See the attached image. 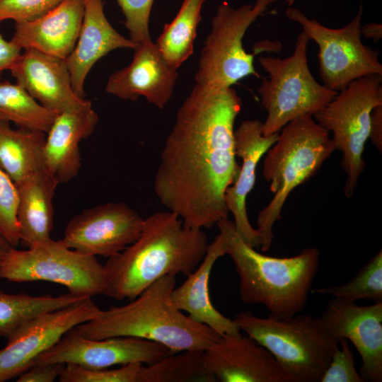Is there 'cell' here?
Wrapping results in <instances>:
<instances>
[{
  "instance_id": "cell-35",
  "label": "cell",
  "mask_w": 382,
  "mask_h": 382,
  "mask_svg": "<svg viewBox=\"0 0 382 382\" xmlns=\"http://www.w3.org/2000/svg\"><path fill=\"white\" fill-rule=\"evenodd\" d=\"M64 0H0V23L36 19L47 13Z\"/></svg>"
},
{
  "instance_id": "cell-12",
  "label": "cell",
  "mask_w": 382,
  "mask_h": 382,
  "mask_svg": "<svg viewBox=\"0 0 382 382\" xmlns=\"http://www.w3.org/2000/svg\"><path fill=\"white\" fill-rule=\"evenodd\" d=\"M100 311L91 297L42 313L20 327L0 350V382L18 378L68 331L93 318Z\"/></svg>"
},
{
  "instance_id": "cell-15",
  "label": "cell",
  "mask_w": 382,
  "mask_h": 382,
  "mask_svg": "<svg viewBox=\"0 0 382 382\" xmlns=\"http://www.w3.org/2000/svg\"><path fill=\"white\" fill-rule=\"evenodd\" d=\"M337 342L347 339L358 351L364 381H382V301L358 306L333 297L320 316Z\"/></svg>"
},
{
  "instance_id": "cell-2",
  "label": "cell",
  "mask_w": 382,
  "mask_h": 382,
  "mask_svg": "<svg viewBox=\"0 0 382 382\" xmlns=\"http://www.w3.org/2000/svg\"><path fill=\"white\" fill-rule=\"evenodd\" d=\"M208 245L202 229L185 226L170 211L157 212L144 219L138 238L103 265V294L130 301L164 276L187 277L202 260Z\"/></svg>"
},
{
  "instance_id": "cell-7",
  "label": "cell",
  "mask_w": 382,
  "mask_h": 382,
  "mask_svg": "<svg viewBox=\"0 0 382 382\" xmlns=\"http://www.w3.org/2000/svg\"><path fill=\"white\" fill-rule=\"evenodd\" d=\"M308 35L303 30L296 39L294 50L286 58L262 57L258 62L268 74L257 88L261 103L267 112L262 132L270 136L291 120L313 116L338 92L318 83L308 64Z\"/></svg>"
},
{
  "instance_id": "cell-14",
  "label": "cell",
  "mask_w": 382,
  "mask_h": 382,
  "mask_svg": "<svg viewBox=\"0 0 382 382\" xmlns=\"http://www.w3.org/2000/svg\"><path fill=\"white\" fill-rule=\"evenodd\" d=\"M144 219L124 202H108L84 209L66 226L65 245L85 255L111 257L134 242Z\"/></svg>"
},
{
  "instance_id": "cell-38",
  "label": "cell",
  "mask_w": 382,
  "mask_h": 382,
  "mask_svg": "<svg viewBox=\"0 0 382 382\" xmlns=\"http://www.w3.org/2000/svg\"><path fill=\"white\" fill-rule=\"evenodd\" d=\"M373 144L382 151V103L375 106L370 116V132L369 137Z\"/></svg>"
},
{
  "instance_id": "cell-37",
  "label": "cell",
  "mask_w": 382,
  "mask_h": 382,
  "mask_svg": "<svg viewBox=\"0 0 382 382\" xmlns=\"http://www.w3.org/2000/svg\"><path fill=\"white\" fill-rule=\"evenodd\" d=\"M21 54V49L11 40H5L0 33V79L5 70H10Z\"/></svg>"
},
{
  "instance_id": "cell-40",
  "label": "cell",
  "mask_w": 382,
  "mask_h": 382,
  "mask_svg": "<svg viewBox=\"0 0 382 382\" xmlns=\"http://www.w3.org/2000/svg\"><path fill=\"white\" fill-rule=\"evenodd\" d=\"M12 248L13 246L0 234V263Z\"/></svg>"
},
{
  "instance_id": "cell-25",
  "label": "cell",
  "mask_w": 382,
  "mask_h": 382,
  "mask_svg": "<svg viewBox=\"0 0 382 382\" xmlns=\"http://www.w3.org/2000/svg\"><path fill=\"white\" fill-rule=\"evenodd\" d=\"M45 134L23 128L15 129L8 122L0 120V166L16 185L46 168Z\"/></svg>"
},
{
  "instance_id": "cell-33",
  "label": "cell",
  "mask_w": 382,
  "mask_h": 382,
  "mask_svg": "<svg viewBox=\"0 0 382 382\" xmlns=\"http://www.w3.org/2000/svg\"><path fill=\"white\" fill-rule=\"evenodd\" d=\"M125 17L129 39L138 45L151 38L149 21L154 0H116Z\"/></svg>"
},
{
  "instance_id": "cell-18",
  "label": "cell",
  "mask_w": 382,
  "mask_h": 382,
  "mask_svg": "<svg viewBox=\"0 0 382 382\" xmlns=\"http://www.w3.org/2000/svg\"><path fill=\"white\" fill-rule=\"evenodd\" d=\"M262 122L258 120H247L241 122L234 130L236 156L241 158L238 174L234 183L225 192V202L233 214L237 233L253 248L260 247L256 228L249 221L246 211V199L253 190L256 179V168L262 156L276 142L279 132L265 136Z\"/></svg>"
},
{
  "instance_id": "cell-20",
  "label": "cell",
  "mask_w": 382,
  "mask_h": 382,
  "mask_svg": "<svg viewBox=\"0 0 382 382\" xmlns=\"http://www.w3.org/2000/svg\"><path fill=\"white\" fill-rule=\"evenodd\" d=\"M84 13V0H64L43 16L15 22L11 41L21 50L33 49L66 59L76 43Z\"/></svg>"
},
{
  "instance_id": "cell-5",
  "label": "cell",
  "mask_w": 382,
  "mask_h": 382,
  "mask_svg": "<svg viewBox=\"0 0 382 382\" xmlns=\"http://www.w3.org/2000/svg\"><path fill=\"white\" fill-rule=\"evenodd\" d=\"M281 130L263 162V176L274 194L257 219L256 229L263 252L272 245L274 224L281 219L290 193L313 177L335 150L330 133L311 115L299 117Z\"/></svg>"
},
{
  "instance_id": "cell-11",
  "label": "cell",
  "mask_w": 382,
  "mask_h": 382,
  "mask_svg": "<svg viewBox=\"0 0 382 382\" xmlns=\"http://www.w3.org/2000/svg\"><path fill=\"white\" fill-rule=\"evenodd\" d=\"M362 14L361 5L349 23L341 28H330L309 18L297 8L286 10V16L301 25L310 40L318 45L320 76L323 84L332 91L339 92L365 76H382L380 52L364 45L361 39Z\"/></svg>"
},
{
  "instance_id": "cell-22",
  "label": "cell",
  "mask_w": 382,
  "mask_h": 382,
  "mask_svg": "<svg viewBox=\"0 0 382 382\" xmlns=\"http://www.w3.org/2000/svg\"><path fill=\"white\" fill-rule=\"evenodd\" d=\"M137 46L109 23L103 0H84L83 21L76 43L64 59L75 93L84 98L85 79L101 57L116 49H134Z\"/></svg>"
},
{
  "instance_id": "cell-1",
  "label": "cell",
  "mask_w": 382,
  "mask_h": 382,
  "mask_svg": "<svg viewBox=\"0 0 382 382\" xmlns=\"http://www.w3.org/2000/svg\"><path fill=\"white\" fill-rule=\"evenodd\" d=\"M242 107L236 91L196 83L179 108L154 180L159 202L190 228L228 218L225 192L237 178L234 122Z\"/></svg>"
},
{
  "instance_id": "cell-6",
  "label": "cell",
  "mask_w": 382,
  "mask_h": 382,
  "mask_svg": "<svg viewBox=\"0 0 382 382\" xmlns=\"http://www.w3.org/2000/svg\"><path fill=\"white\" fill-rule=\"evenodd\" d=\"M233 320L240 330L272 354L289 382H320L339 345L320 316L297 314L284 318H261L245 311Z\"/></svg>"
},
{
  "instance_id": "cell-41",
  "label": "cell",
  "mask_w": 382,
  "mask_h": 382,
  "mask_svg": "<svg viewBox=\"0 0 382 382\" xmlns=\"http://www.w3.org/2000/svg\"><path fill=\"white\" fill-rule=\"evenodd\" d=\"M296 0H286V4L290 6L294 4Z\"/></svg>"
},
{
  "instance_id": "cell-4",
  "label": "cell",
  "mask_w": 382,
  "mask_h": 382,
  "mask_svg": "<svg viewBox=\"0 0 382 382\" xmlns=\"http://www.w3.org/2000/svg\"><path fill=\"white\" fill-rule=\"evenodd\" d=\"M223 236L226 255L240 278L239 293L243 302L262 304L270 316L291 317L305 308L319 265L320 253L303 248L289 257H270L258 253L237 233L228 218L216 223Z\"/></svg>"
},
{
  "instance_id": "cell-9",
  "label": "cell",
  "mask_w": 382,
  "mask_h": 382,
  "mask_svg": "<svg viewBox=\"0 0 382 382\" xmlns=\"http://www.w3.org/2000/svg\"><path fill=\"white\" fill-rule=\"evenodd\" d=\"M0 277L14 282L59 284L81 298L103 294L105 286L104 267L96 256L52 238L25 250L12 248L0 263Z\"/></svg>"
},
{
  "instance_id": "cell-21",
  "label": "cell",
  "mask_w": 382,
  "mask_h": 382,
  "mask_svg": "<svg viewBox=\"0 0 382 382\" xmlns=\"http://www.w3.org/2000/svg\"><path fill=\"white\" fill-rule=\"evenodd\" d=\"M98 115L90 100L55 117L47 132L44 160L47 170L59 183L71 180L81 168L79 143L94 131Z\"/></svg>"
},
{
  "instance_id": "cell-13",
  "label": "cell",
  "mask_w": 382,
  "mask_h": 382,
  "mask_svg": "<svg viewBox=\"0 0 382 382\" xmlns=\"http://www.w3.org/2000/svg\"><path fill=\"white\" fill-rule=\"evenodd\" d=\"M167 347L134 337L90 339L76 333L73 328L50 349L39 356L33 364H76L88 369H105L132 363L151 364L171 354Z\"/></svg>"
},
{
  "instance_id": "cell-24",
  "label": "cell",
  "mask_w": 382,
  "mask_h": 382,
  "mask_svg": "<svg viewBox=\"0 0 382 382\" xmlns=\"http://www.w3.org/2000/svg\"><path fill=\"white\" fill-rule=\"evenodd\" d=\"M57 180L46 169L37 171L16 185L20 243L25 248L50 239L53 228V197Z\"/></svg>"
},
{
  "instance_id": "cell-39",
  "label": "cell",
  "mask_w": 382,
  "mask_h": 382,
  "mask_svg": "<svg viewBox=\"0 0 382 382\" xmlns=\"http://www.w3.org/2000/svg\"><path fill=\"white\" fill-rule=\"evenodd\" d=\"M361 35L367 39L378 42L382 38V25L376 23H366L361 27Z\"/></svg>"
},
{
  "instance_id": "cell-17",
  "label": "cell",
  "mask_w": 382,
  "mask_h": 382,
  "mask_svg": "<svg viewBox=\"0 0 382 382\" xmlns=\"http://www.w3.org/2000/svg\"><path fill=\"white\" fill-rule=\"evenodd\" d=\"M205 364L216 381L289 382L272 354L249 336L224 335L204 350Z\"/></svg>"
},
{
  "instance_id": "cell-26",
  "label": "cell",
  "mask_w": 382,
  "mask_h": 382,
  "mask_svg": "<svg viewBox=\"0 0 382 382\" xmlns=\"http://www.w3.org/2000/svg\"><path fill=\"white\" fill-rule=\"evenodd\" d=\"M207 0H183L170 23H166L155 42L161 54L173 68H179L193 53L194 42Z\"/></svg>"
},
{
  "instance_id": "cell-31",
  "label": "cell",
  "mask_w": 382,
  "mask_h": 382,
  "mask_svg": "<svg viewBox=\"0 0 382 382\" xmlns=\"http://www.w3.org/2000/svg\"><path fill=\"white\" fill-rule=\"evenodd\" d=\"M141 363H132L116 369H88L65 364L59 376L60 382H138Z\"/></svg>"
},
{
  "instance_id": "cell-36",
  "label": "cell",
  "mask_w": 382,
  "mask_h": 382,
  "mask_svg": "<svg viewBox=\"0 0 382 382\" xmlns=\"http://www.w3.org/2000/svg\"><path fill=\"white\" fill-rule=\"evenodd\" d=\"M65 366L64 364H36L31 366L22 374L17 382H53L59 378Z\"/></svg>"
},
{
  "instance_id": "cell-3",
  "label": "cell",
  "mask_w": 382,
  "mask_h": 382,
  "mask_svg": "<svg viewBox=\"0 0 382 382\" xmlns=\"http://www.w3.org/2000/svg\"><path fill=\"white\" fill-rule=\"evenodd\" d=\"M175 282V277L164 276L127 304L100 309L93 318L73 330L90 339H145L161 344L173 352L205 350L218 343L223 335L194 321L174 305L171 293Z\"/></svg>"
},
{
  "instance_id": "cell-8",
  "label": "cell",
  "mask_w": 382,
  "mask_h": 382,
  "mask_svg": "<svg viewBox=\"0 0 382 382\" xmlns=\"http://www.w3.org/2000/svg\"><path fill=\"white\" fill-rule=\"evenodd\" d=\"M382 103V76L371 74L350 82L322 109L314 120L332 134L335 150L342 154L341 166L347 175L344 193L351 197L366 166L364 145L369 137L373 108Z\"/></svg>"
},
{
  "instance_id": "cell-16",
  "label": "cell",
  "mask_w": 382,
  "mask_h": 382,
  "mask_svg": "<svg viewBox=\"0 0 382 382\" xmlns=\"http://www.w3.org/2000/svg\"><path fill=\"white\" fill-rule=\"evenodd\" d=\"M134 50L132 62L109 77L106 92L125 100L144 96L151 104L164 108L173 93L177 69L167 62L151 38Z\"/></svg>"
},
{
  "instance_id": "cell-10",
  "label": "cell",
  "mask_w": 382,
  "mask_h": 382,
  "mask_svg": "<svg viewBox=\"0 0 382 382\" xmlns=\"http://www.w3.org/2000/svg\"><path fill=\"white\" fill-rule=\"evenodd\" d=\"M269 4L267 0H256L238 8L226 2L218 6L201 51L195 76L197 83L226 88L250 75L260 77L254 66L255 54L245 50L243 39Z\"/></svg>"
},
{
  "instance_id": "cell-34",
  "label": "cell",
  "mask_w": 382,
  "mask_h": 382,
  "mask_svg": "<svg viewBox=\"0 0 382 382\" xmlns=\"http://www.w3.org/2000/svg\"><path fill=\"white\" fill-rule=\"evenodd\" d=\"M357 373L353 352L347 339H341L320 382H364Z\"/></svg>"
},
{
  "instance_id": "cell-29",
  "label": "cell",
  "mask_w": 382,
  "mask_h": 382,
  "mask_svg": "<svg viewBox=\"0 0 382 382\" xmlns=\"http://www.w3.org/2000/svg\"><path fill=\"white\" fill-rule=\"evenodd\" d=\"M57 113L39 103L17 83L0 79V120L12 122L20 128L47 133Z\"/></svg>"
},
{
  "instance_id": "cell-32",
  "label": "cell",
  "mask_w": 382,
  "mask_h": 382,
  "mask_svg": "<svg viewBox=\"0 0 382 382\" xmlns=\"http://www.w3.org/2000/svg\"><path fill=\"white\" fill-rule=\"evenodd\" d=\"M18 189L0 166V234L13 247L20 244Z\"/></svg>"
},
{
  "instance_id": "cell-28",
  "label": "cell",
  "mask_w": 382,
  "mask_h": 382,
  "mask_svg": "<svg viewBox=\"0 0 382 382\" xmlns=\"http://www.w3.org/2000/svg\"><path fill=\"white\" fill-rule=\"evenodd\" d=\"M190 381H216L206 366L204 350L175 352L156 363L143 364L138 377V382Z\"/></svg>"
},
{
  "instance_id": "cell-19",
  "label": "cell",
  "mask_w": 382,
  "mask_h": 382,
  "mask_svg": "<svg viewBox=\"0 0 382 382\" xmlns=\"http://www.w3.org/2000/svg\"><path fill=\"white\" fill-rule=\"evenodd\" d=\"M10 71L18 84L57 114L76 109L86 101L74 91L64 59L26 49Z\"/></svg>"
},
{
  "instance_id": "cell-27",
  "label": "cell",
  "mask_w": 382,
  "mask_h": 382,
  "mask_svg": "<svg viewBox=\"0 0 382 382\" xmlns=\"http://www.w3.org/2000/svg\"><path fill=\"white\" fill-rule=\"evenodd\" d=\"M83 299L85 298L69 292L53 296L8 294L0 290V336L8 337L37 316L64 308Z\"/></svg>"
},
{
  "instance_id": "cell-42",
  "label": "cell",
  "mask_w": 382,
  "mask_h": 382,
  "mask_svg": "<svg viewBox=\"0 0 382 382\" xmlns=\"http://www.w3.org/2000/svg\"><path fill=\"white\" fill-rule=\"evenodd\" d=\"M269 1L270 4H274L277 1H279L280 0H267Z\"/></svg>"
},
{
  "instance_id": "cell-30",
  "label": "cell",
  "mask_w": 382,
  "mask_h": 382,
  "mask_svg": "<svg viewBox=\"0 0 382 382\" xmlns=\"http://www.w3.org/2000/svg\"><path fill=\"white\" fill-rule=\"evenodd\" d=\"M310 293L329 294L351 301H382V251L380 250L349 282L339 286L311 289Z\"/></svg>"
},
{
  "instance_id": "cell-23",
  "label": "cell",
  "mask_w": 382,
  "mask_h": 382,
  "mask_svg": "<svg viewBox=\"0 0 382 382\" xmlns=\"http://www.w3.org/2000/svg\"><path fill=\"white\" fill-rule=\"evenodd\" d=\"M226 255L221 233L209 243L204 257L185 281L173 289L171 299L180 311L186 312L194 321L207 325L221 335L241 334L233 320L224 316L212 304L209 294V278L216 260Z\"/></svg>"
}]
</instances>
